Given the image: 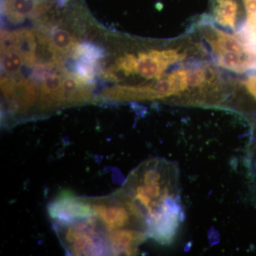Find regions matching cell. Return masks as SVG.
<instances>
[{"instance_id": "7a4b0ae2", "label": "cell", "mask_w": 256, "mask_h": 256, "mask_svg": "<svg viewBox=\"0 0 256 256\" xmlns=\"http://www.w3.org/2000/svg\"><path fill=\"white\" fill-rule=\"evenodd\" d=\"M53 225L60 244L69 255L112 256L109 232L95 216Z\"/></svg>"}, {"instance_id": "6da1fadb", "label": "cell", "mask_w": 256, "mask_h": 256, "mask_svg": "<svg viewBox=\"0 0 256 256\" xmlns=\"http://www.w3.org/2000/svg\"><path fill=\"white\" fill-rule=\"evenodd\" d=\"M174 165L160 158L146 160L118 192L130 202L148 237L163 245L174 242L184 213Z\"/></svg>"}, {"instance_id": "277c9868", "label": "cell", "mask_w": 256, "mask_h": 256, "mask_svg": "<svg viewBox=\"0 0 256 256\" xmlns=\"http://www.w3.org/2000/svg\"><path fill=\"white\" fill-rule=\"evenodd\" d=\"M1 86L10 109L13 112L26 114L36 102L38 98L36 88L25 79L16 82L2 79Z\"/></svg>"}, {"instance_id": "5b68a950", "label": "cell", "mask_w": 256, "mask_h": 256, "mask_svg": "<svg viewBox=\"0 0 256 256\" xmlns=\"http://www.w3.org/2000/svg\"><path fill=\"white\" fill-rule=\"evenodd\" d=\"M62 80L57 74H50L42 82L38 100L40 110L50 111L66 106Z\"/></svg>"}, {"instance_id": "9c48e42d", "label": "cell", "mask_w": 256, "mask_h": 256, "mask_svg": "<svg viewBox=\"0 0 256 256\" xmlns=\"http://www.w3.org/2000/svg\"><path fill=\"white\" fill-rule=\"evenodd\" d=\"M24 64L22 56L16 50H10L3 54L2 64L6 73L15 74L18 73Z\"/></svg>"}, {"instance_id": "ba28073f", "label": "cell", "mask_w": 256, "mask_h": 256, "mask_svg": "<svg viewBox=\"0 0 256 256\" xmlns=\"http://www.w3.org/2000/svg\"><path fill=\"white\" fill-rule=\"evenodd\" d=\"M73 43V38L68 32L64 30H56L48 42V48L58 60V56L65 54L72 48Z\"/></svg>"}, {"instance_id": "30bf717a", "label": "cell", "mask_w": 256, "mask_h": 256, "mask_svg": "<svg viewBox=\"0 0 256 256\" xmlns=\"http://www.w3.org/2000/svg\"><path fill=\"white\" fill-rule=\"evenodd\" d=\"M116 66L126 76L137 74V56L132 54H126L116 60Z\"/></svg>"}, {"instance_id": "3957f363", "label": "cell", "mask_w": 256, "mask_h": 256, "mask_svg": "<svg viewBox=\"0 0 256 256\" xmlns=\"http://www.w3.org/2000/svg\"><path fill=\"white\" fill-rule=\"evenodd\" d=\"M48 213L54 223L60 224L69 223L94 216L89 198L75 196L68 191L60 192L50 202Z\"/></svg>"}, {"instance_id": "52a82bcc", "label": "cell", "mask_w": 256, "mask_h": 256, "mask_svg": "<svg viewBox=\"0 0 256 256\" xmlns=\"http://www.w3.org/2000/svg\"><path fill=\"white\" fill-rule=\"evenodd\" d=\"M8 15L15 22H20L36 12V0H8Z\"/></svg>"}, {"instance_id": "8992f818", "label": "cell", "mask_w": 256, "mask_h": 256, "mask_svg": "<svg viewBox=\"0 0 256 256\" xmlns=\"http://www.w3.org/2000/svg\"><path fill=\"white\" fill-rule=\"evenodd\" d=\"M15 50L22 56L24 64L34 65L36 64L37 44L32 32L28 30L15 32Z\"/></svg>"}, {"instance_id": "8fae6325", "label": "cell", "mask_w": 256, "mask_h": 256, "mask_svg": "<svg viewBox=\"0 0 256 256\" xmlns=\"http://www.w3.org/2000/svg\"><path fill=\"white\" fill-rule=\"evenodd\" d=\"M15 43H16V34L15 32H2L1 36V50L3 54L10 50H15Z\"/></svg>"}]
</instances>
